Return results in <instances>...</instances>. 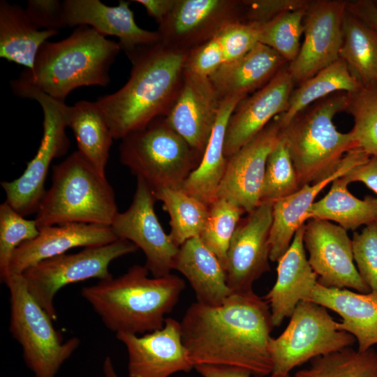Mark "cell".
Wrapping results in <instances>:
<instances>
[{
    "mask_svg": "<svg viewBox=\"0 0 377 377\" xmlns=\"http://www.w3.org/2000/svg\"><path fill=\"white\" fill-rule=\"evenodd\" d=\"M180 325L182 342L194 367H236L256 377L272 374L271 311L267 302L253 290L232 293L219 306L193 302Z\"/></svg>",
    "mask_w": 377,
    "mask_h": 377,
    "instance_id": "6da1fadb",
    "label": "cell"
},
{
    "mask_svg": "<svg viewBox=\"0 0 377 377\" xmlns=\"http://www.w3.org/2000/svg\"><path fill=\"white\" fill-rule=\"evenodd\" d=\"M186 54L160 41L129 59L132 68L126 83L95 101L114 139L121 140L165 116L182 84Z\"/></svg>",
    "mask_w": 377,
    "mask_h": 377,
    "instance_id": "7a4b0ae2",
    "label": "cell"
},
{
    "mask_svg": "<svg viewBox=\"0 0 377 377\" xmlns=\"http://www.w3.org/2000/svg\"><path fill=\"white\" fill-rule=\"evenodd\" d=\"M121 50L118 42L89 26H79L61 40L46 41L33 68L11 81V88L36 90L65 102L78 87H106L110 82V66Z\"/></svg>",
    "mask_w": 377,
    "mask_h": 377,
    "instance_id": "3957f363",
    "label": "cell"
},
{
    "mask_svg": "<svg viewBox=\"0 0 377 377\" xmlns=\"http://www.w3.org/2000/svg\"><path fill=\"white\" fill-rule=\"evenodd\" d=\"M149 272L135 265L119 277L83 287L81 293L116 334L151 332L163 327L165 315L177 303L185 282L171 274L149 278Z\"/></svg>",
    "mask_w": 377,
    "mask_h": 377,
    "instance_id": "277c9868",
    "label": "cell"
},
{
    "mask_svg": "<svg viewBox=\"0 0 377 377\" xmlns=\"http://www.w3.org/2000/svg\"><path fill=\"white\" fill-rule=\"evenodd\" d=\"M105 175L78 151L52 168V184L36 212L40 228L71 223L110 226L118 213Z\"/></svg>",
    "mask_w": 377,
    "mask_h": 377,
    "instance_id": "5b68a950",
    "label": "cell"
},
{
    "mask_svg": "<svg viewBox=\"0 0 377 377\" xmlns=\"http://www.w3.org/2000/svg\"><path fill=\"white\" fill-rule=\"evenodd\" d=\"M347 104V92L334 93L312 103L282 126L281 137L288 147L300 187L331 175L344 155L356 148L350 132H339L333 123L334 116L345 112Z\"/></svg>",
    "mask_w": 377,
    "mask_h": 377,
    "instance_id": "8992f818",
    "label": "cell"
},
{
    "mask_svg": "<svg viewBox=\"0 0 377 377\" xmlns=\"http://www.w3.org/2000/svg\"><path fill=\"white\" fill-rule=\"evenodd\" d=\"M119 161L153 192L180 188L202 156L165 121L158 117L121 139Z\"/></svg>",
    "mask_w": 377,
    "mask_h": 377,
    "instance_id": "52a82bcc",
    "label": "cell"
},
{
    "mask_svg": "<svg viewBox=\"0 0 377 377\" xmlns=\"http://www.w3.org/2000/svg\"><path fill=\"white\" fill-rule=\"evenodd\" d=\"M5 283L10 295L9 330L22 348L25 364L34 377H55L80 339L63 341L53 320L29 292L22 275L10 276Z\"/></svg>",
    "mask_w": 377,
    "mask_h": 377,
    "instance_id": "ba28073f",
    "label": "cell"
},
{
    "mask_svg": "<svg viewBox=\"0 0 377 377\" xmlns=\"http://www.w3.org/2000/svg\"><path fill=\"white\" fill-rule=\"evenodd\" d=\"M290 318L285 330L269 344L272 376L288 377L295 367L355 341L352 334L339 329L326 308L312 302L300 301Z\"/></svg>",
    "mask_w": 377,
    "mask_h": 377,
    "instance_id": "9c48e42d",
    "label": "cell"
},
{
    "mask_svg": "<svg viewBox=\"0 0 377 377\" xmlns=\"http://www.w3.org/2000/svg\"><path fill=\"white\" fill-rule=\"evenodd\" d=\"M13 93L37 101L43 112V136L36 154L18 178L1 182L6 193L5 201L26 216L36 213L46 191L45 182L50 164L53 159L67 152L70 142L66 132L65 102L36 90L20 89Z\"/></svg>",
    "mask_w": 377,
    "mask_h": 377,
    "instance_id": "30bf717a",
    "label": "cell"
},
{
    "mask_svg": "<svg viewBox=\"0 0 377 377\" xmlns=\"http://www.w3.org/2000/svg\"><path fill=\"white\" fill-rule=\"evenodd\" d=\"M138 249L131 242L119 239L105 245L87 247L75 253H64L44 260L22 275L29 292L55 320L54 298L61 288L93 278L100 281L112 278L108 269L111 262Z\"/></svg>",
    "mask_w": 377,
    "mask_h": 377,
    "instance_id": "8fae6325",
    "label": "cell"
},
{
    "mask_svg": "<svg viewBox=\"0 0 377 377\" xmlns=\"http://www.w3.org/2000/svg\"><path fill=\"white\" fill-rule=\"evenodd\" d=\"M156 201L150 187L137 178L129 207L118 212L110 226L118 239L128 240L140 249L146 258L145 266L153 276L161 277L170 274L179 247L158 221L154 209Z\"/></svg>",
    "mask_w": 377,
    "mask_h": 377,
    "instance_id": "7c38bea8",
    "label": "cell"
},
{
    "mask_svg": "<svg viewBox=\"0 0 377 377\" xmlns=\"http://www.w3.org/2000/svg\"><path fill=\"white\" fill-rule=\"evenodd\" d=\"M347 1H309L303 20L304 40L288 64L295 83L300 84L339 58Z\"/></svg>",
    "mask_w": 377,
    "mask_h": 377,
    "instance_id": "4fadbf2b",
    "label": "cell"
},
{
    "mask_svg": "<svg viewBox=\"0 0 377 377\" xmlns=\"http://www.w3.org/2000/svg\"><path fill=\"white\" fill-rule=\"evenodd\" d=\"M305 224L304 245L318 283L337 288L371 292L354 264L352 239L347 230L331 221L309 219Z\"/></svg>",
    "mask_w": 377,
    "mask_h": 377,
    "instance_id": "5bb4252c",
    "label": "cell"
},
{
    "mask_svg": "<svg viewBox=\"0 0 377 377\" xmlns=\"http://www.w3.org/2000/svg\"><path fill=\"white\" fill-rule=\"evenodd\" d=\"M272 202H264L241 218L231 239L226 266L232 293L253 290L254 281L269 271Z\"/></svg>",
    "mask_w": 377,
    "mask_h": 377,
    "instance_id": "9a60e30c",
    "label": "cell"
},
{
    "mask_svg": "<svg viewBox=\"0 0 377 377\" xmlns=\"http://www.w3.org/2000/svg\"><path fill=\"white\" fill-rule=\"evenodd\" d=\"M242 1L177 0L157 31L164 45L187 52L216 37L228 23L242 20Z\"/></svg>",
    "mask_w": 377,
    "mask_h": 377,
    "instance_id": "2e32d148",
    "label": "cell"
},
{
    "mask_svg": "<svg viewBox=\"0 0 377 377\" xmlns=\"http://www.w3.org/2000/svg\"><path fill=\"white\" fill-rule=\"evenodd\" d=\"M282 125L275 117L253 138L228 158L225 175L217 192L249 213L260 204L268 156L278 142Z\"/></svg>",
    "mask_w": 377,
    "mask_h": 377,
    "instance_id": "e0dca14e",
    "label": "cell"
},
{
    "mask_svg": "<svg viewBox=\"0 0 377 377\" xmlns=\"http://www.w3.org/2000/svg\"><path fill=\"white\" fill-rule=\"evenodd\" d=\"M116 334L128 351L129 377H169L194 368L182 342L180 323L174 318H165L163 328L142 337Z\"/></svg>",
    "mask_w": 377,
    "mask_h": 377,
    "instance_id": "ac0fdd59",
    "label": "cell"
},
{
    "mask_svg": "<svg viewBox=\"0 0 377 377\" xmlns=\"http://www.w3.org/2000/svg\"><path fill=\"white\" fill-rule=\"evenodd\" d=\"M295 84L288 64L267 84L237 104L225 133L224 154L227 158L253 138L275 117L287 111Z\"/></svg>",
    "mask_w": 377,
    "mask_h": 377,
    "instance_id": "d6986e66",
    "label": "cell"
},
{
    "mask_svg": "<svg viewBox=\"0 0 377 377\" xmlns=\"http://www.w3.org/2000/svg\"><path fill=\"white\" fill-rule=\"evenodd\" d=\"M221 103L209 78L184 70L178 94L164 117L167 124L202 156Z\"/></svg>",
    "mask_w": 377,
    "mask_h": 377,
    "instance_id": "ffe728a7",
    "label": "cell"
},
{
    "mask_svg": "<svg viewBox=\"0 0 377 377\" xmlns=\"http://www.w3.org/2000/svg\"><path fill=\"white\" fill-rule=\"evenodd\" d=\"M63 8L66 27L87 25L105 36L117 37L129 59L161 41L157 31L144 29L136 24L128 1L121 0L117 6H108L99 0H65Z\"/></svg>",
    "mask_w": 377,
    "mask_h": 377,
    "instance_id": "44dd1931",
    "label": "cell"
},
{
    "mask_svg": "<svg viewBox=\"0 0 377 377\" xmlns=\"http://www.w3.org/2000/svg\"><path fill=\"white\" fill-rule=\"evenodd\" d=\"M39 230L35 238L22 243L15 251L9 276L22 275L39 262L71 249L99 246L119 239L111 226L97 224L71 223L45 226Z\"/></svg>",
    "mask_w": 377,
    "mask_h": 377,
    "instance_id": "7402d4cb",
    "label": "cell"
},
{
    "mask_svg": "<svg viewBox=\"0 0 377 377\" xmlns=\"http://www.w3.org/2000/svg\"><path fill=\"white\" fill-rule=\"evenodd\" d=\"M370 157L360 149H353L344 155L339 168L331 175L315 184L304 185L292 195L272 203L269 260L277 262L288 250L296 231L306 221L308 211L318 193Z\"/></svg>",
    "mask_w": 377,
    "mask_h": 377,
    "instance_id": "603a6c76",
    "label": "cell"
},
{
    "mask_svg": "<svg viewBox=\"0 0 377 377\" xmlns=\"http://www.w3.org/2000/svg\"><path fill=\"white\" fill-rule=\"evenodd\" d=\"M304 229L305 224L296 231L289 248L277 261L276 282L263 297L269 306L274 327L290 317L300 301L309 299L318 281L306 257Z\"/></svg>",
    "mask_w": 377,
    "mask_h": 377,
    "instance_id": "cb8c5ba5",
    "label": "cell"
},
{
    "mask_svg": "<svg viewBox=\"0 0 377 377\" xmlns=\"http://www.w3.org/2000/svg\"><path fill=\"white\" fill-rule=\"evenodd\" d=\"M306 301L338 313L342 318L339 329L357 339L359 351L377 344V292L355 293L347 288L326 287L317 281Z\"/></svg>",
    "mask_w": 377,
    "mask_h": 377,
    "instance_id": "d4e9b609",
    "label": "cell"
},
{
    "mask_svg": "<svg viewBox=\"0 0 377 377\" xmlns=\"http://www.w3.org/2000/svg\"><path fill=\"white\" fill-rule=\"evenodd\" d=\"M288 63L260 43L237 60L221 65L209 77L220 99L246 98L267 84Z\"/></svg>",
    "mask_w": 377,
    "mask_h": 377,
    "instance_id": "484cf974",
    "label": "cell"
},
{
    "mask_svg": "<svg viewBox=\"0 0 377 377\" xmlns=\"http://www.w3.org/2000/svg\"><path fill=\"white\" fill-rule=\"evenodd\" d=\"M172 269L187 279L199 303L219 306L232 293L227 285L226 270L199 237L179 247Z\"/></svg>",
    "mask_w": 377,
    "mask_h": 377,
    "instance_id": "4316f807",
    "label": "cell"
},
{
    "mask_svg": "<svg viewBox=\"0 0 377 377\" xmlns=\"http://www.w3.org/2000/svg\"><path fill=\"white\" fill-rule=\"evenodd\" d=\"M244 98L235 96L221 101L216 123L200 163L182 186L188 195L208 206L217 198L227 167L228 158L224 154L226 126L236 106Z\"/></svg>",
    "mask_w": 377,
    "mask_h": 377,
    "instance_id": "83f0119b",
    "label": "cell"
},
{
    "mask_svg": "<svg viewBox=\"0 0 377 377\" xmlns=\"http://www.w3.org/2000/svg\"><path fill=\"white\" fill-rule=\"evenodd\" d=\"M57 29H40L29 18L25 8L0 1V57L31 69L36 57Z\"/></svg>",
    "mask_w": 377,
    "mask_h": 377,
    "instance_id": "f1b7e54d",
    "label": "cell"
},
{
    "mask_svg": "<svg viewBox=\"0 0 377 377\" xmlns=\"http://www.w3.org/2000/svg\"><path fill=\"white\" fill-rule=\"evenodd\" d=\"M67 126L73 132L78 151L101 173L105 168L114 139L109 124L96 102L80 101L64 106Z\"/></svg>",
    "mask_w": 377,
    "mask_h": 377,
    "instance_id": "f546056e",
    "label": "cell"
},
{
    "mask_svg": "<svg viewBox=\"0 0 377 377\" xmlns=\"http://www.w3.org/2000/svg\"><path fill=\"white\" fill-rule=\"evenodd\" d=\"M348 184L343 177L334 179L328 193L312 204L306 214V221H335L346 230L377 222V198L367 195L363 200L359 199L350 193Z\"/></svg>",
    "mask_w": 377,
    "mask_h": 377,
    "instance_id": "4dcf8cb0",
    "label": "cell"
},
{
    "mask_svg": "<svg viewBox=\"0 0 377 377\" xmlns=\"http://www.w3.org/2000/svg\"><path fill=\"white\" fill-rule=\"evenodd\" d=\"M339 58L361 86L377 83V31L347 10Z\"/></svg>",
    "mask_w": 377,
    "mask_h": 377,
    "instance_id": "1f68e13d",
    "label": "cell"
},
{
    "mask_svg": "<svg viewBox=\"0 0 377 377\" xmlns=\"http://www.w3.org/2000/svg\"><path fill=\"white\" fill-rule=\"evenodd\" d=\"M361 87L346 64L339 59L293 90L287 111L279 114L281 125L285 126L297 113L325 97L338 91L351 93Z\"/></svg>",
    "mask_w": 377,
    "mask_h": 377,
    "instance_id": "d6a6232c",
    "label": "cell"
},
{
    "mask_svg": "<svg viewBox=\"0 0 377 377\" xmlns=\"http://www.w3.org/2000/svg\"><path fill=\"white\" fill-rule=\"evenodd\" d=\"M170 216L169 236L179 247L187 240L199 237L206 225L209 206L188 195L182 188H164L154 192Z\"/></svg>",
    "mask_w": 377,
    "mask_h": 377,
    "instance_id": "836d02e7",
    "label": "cell"
},
{
    "mask_svg": "<svg viewBox=\"0 0 377 377\" xmlns=\"http://www.w3.org/2000/svg\"><path fill=\"white\" fill-rule=\"evenodd\" d=\"M310 365L294 377H377V352L348 347L310 360Z\"/></svg>",
    "mask_w": 377,
    "mask_h": 377,
    "instance_id": "e575fe53",
    "label": "cell"
},
{
    "mask_svg": "<svg viewBox=\"0 0 377 377\" xmlns=\"http://www.w3.org/2000/svg\"><path fill=\"white\" fill-rule=\"evenodd\" d=\"M345 112L353 117L354 126L350 132L356 148L370 156H377V83L348 93Z\"/></svg>",
    "mask_w": 377,
    "mask_h": 377,
    "instance_id": "d590c367",
    "label": "cell"
},
{
    "mask_svg": "<svg viewBox=\"0 0 377 377\" xmlns=\"http://www.w3.org/2000/svg\"><path fill=\"white\" fill-rule=\"evenodd\" d=\"M244 213L243 209L224 198H216L209 206L207 221L199 237L225 270L231 239Z\"/></svg>",
    "mask_w": 377,
    "mask_h": 377,
    "instance_id": "8d00e7d4",
    "label": "cell"
},
{
    "mask_svg": "<svg viewBox=\"0 0 377 377\" xmlns=\"http://www.w3.org/2000/svg\"><path fill=\"white\" fill-rule=\"evenodd\" d=\"M300 188L288 147L280 135L267 160L260 202L273 203Z\"/></svg>",
    "mask_w": 377,
    "mask_h": 377,
    "instance_id": "74e56055",
    "label": "cell"
},
{
    "mask_svg": "<svg viewBox=\"0 0 377 377\" xmlns=\"http://www.w3.org/2000/svg\"><path fill=\"white\" fill-rule=\"evenodd\" d=\"M306 9L286 12L260 24L259 43L274 49L288 64L292 62L300 50Z\"/></svg>",
    "mask_w": 377,
    "mask_h": 377,
    "instance_id": "f35d334b",
    "label": "cell"
},
{
    "mask_svg": "<svg viewBox=\"0 0 377 377\" xmlns=\"http://www.w3.org/2000/svg\"><path fill=\"white\" fill-rule=\"evenodd\" d=\"M39 228L34 220L27 219L6 201L0 205V276L5 282L9 277L13 255L22 243L35 238Z\"/></svg>",
    "mask_w": 377,
    "mask_h": 377,
    "instance_id": "ab89813d",
    "label": "cell"
},
{
    "mask_svg": "<svg viewBox=\"0 0 377 377\" xmlns=\"http://www.w3.org/2000/svg\"><path fill=\"white\" fill-rule=\"evenodd\" d=\"M260 24L235 20L226 24L216 35L223 56V64L244 56L259 43Z\"/></svg>",
    "mask_w": 377,
    "mask_h": 377,
    "instance_id": "60d3db41",
    "label": "cell"
},
{
    "mask_svg": "<svg viewBox=\"0 0 377 377\" xmlns=\"http://www.w3.org/2000/svg\"><path fill=\"white\" fill-rule=\"evenodd\" d=\"M353 258L357 271L370 288L377 292V222L366 226L352 239Z\"/></svg>",
    "mask_w": 377,
    "mask_h": 377,
    "instance_id": "b9f144b4",
    "label": "cell"
},
{
    "mask_svg": "<svg viewBox=\"0 0 377 377\" xmlns=\"http://www.w3.org/2000/svg\"><path fill=\"white\" fill-rule=\"evenodd\" d=\"M309 0H244L242 21L263 24L288 11L306 8Z\"/></svg>",
    "mask_w": 377,
    "mask_h": 377,
    "instance_id": "7bdbcfd3",
    "label": "cell"
},
{
    "mask_svg": "<svg viewBox=\"0 0 377 377\" xmlns=\"http://www.w3.org/2000/svg\"><path fill=\"white\" fill-rule=\"evenodd\" d=\"M223 64L222 50L214 37L187 52L184 70L209 78Z\"/></svg>",
    "mask_w": 377,
    "mask_h": 377,
    "instance_id": "ee69618b",
    "label": "cell"
},
{
    "mask_svg": "<svg viewBox=\"0 0 377 377\" xmlns=\"http://www.w3.org/2000/svg\"><path fill=\"white\" fill-rule=\"evenodd\" d=\"M26 13L31 21L40 29H57L66 27L63 2L57 0H29Z\"/></svg>",
    "mask_w": 377,
    "mask_h": 377,
    "instance_id": "f6af8a7d",
    "label": "cell"
},
{
    "mask_svg": "<svg viewBox=\"0 0 377 377\" xmlns=\"http://www.w3.org/2000/svg\"><path fill=\"white\" fill-rule=\"evenodd\" d=\"M343 177L348 184L359 182L377 193V156H371L344 175Z\"/></svg>",
    "mask_w": 377,
    "mask_h": 377,
    "instance_id": "bcb514c9",
    "label": "cell"
},
{
    "mask_svg": "<svg viewBox=\"0 0 377 377\" xmlns=\"http://www.w3.org/2000/svg\"><path fill=\"white\" fill-rule=\"evenodd\" d=\"M346 10L356 15L377 31V3L371 0L346 2Z\"/></svg>",
    "mask_w": 377,
    "mask_h": 377,
    "instance_id": "7dc6e473",
    "label": "cell"
},
{
    "mask_svg": "<svg viewBox=\"0 0 377 377\" xmlns=\"http://www.w3.org/2000/svg\"><path fill=\"white\" fill-rule=\"evenodd\" d=\"M194 368L203 377H251V374L246 370L226 366L200 364L195 366Z\"/></svg>",
    "mask_w": 377,
    "mask_h": 377,
    "instance_id": "c3c4849f",
    "label": "cell"
},
{
    "mask_svg": "<svg viewBox=\"0 0 377 377\" xmlns=\"http://www.w3.org/2000/svg\"><path fill=\"white\" fill-rule=\"evenodd\" d=\"M177 0H135L141 4L147 14L159 24L173 9Z\"/></svg>",
    "mask_w": 377,
    "mask_h": 377,
    "instance_id": "681fc988",
    "label": "cell"
},
{
    "mask_svg": "<svg viewBox=\"0 0 377 377\" xmlns=\"http://www.w3.org/2000/svg\"><path fill=\"white\" fill-rule=\"evenodd\" d=\"M103 371L104 377H118L110 357H106L103 362Z\"/></svg>",
    "mask_w": 377,
    "mask_h": 377,
    "instance_id": "f907efd6",
    "label": "cell"
}]
</instances>
